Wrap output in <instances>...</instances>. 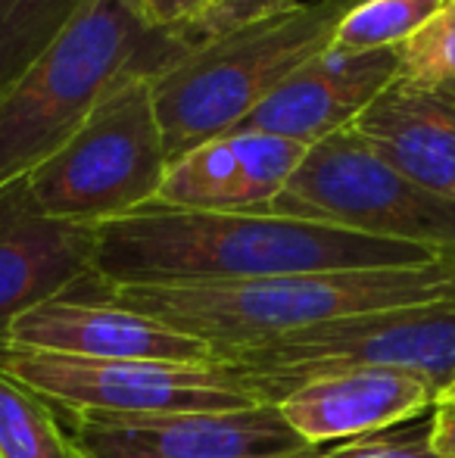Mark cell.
Returning <instances> with one entry per match:
<instances>
[{
    "mask_svg": "<svg viewBox=\"0 0 455 458\" xmlns=\"http://www.w3.org/2000/svg\"><path fill=\"white\" fill-rule=\"evenodd\" d=\"M455 253L365 237L268 212L144 206L94 225L91 277L100 284H234L262 277L421 266Z\"/></svg>",
    "mask_w": 455,
    "mask_h": 458,
    "instance_id": "obj_1",
    "label": "cell"
},
{
    "mask_svg": "<svg viewBox=\"0 0 455 458\" xmlns=\"http://www.w3.org/2000/svg\"><path fill=\"white\" fill-rule=\"evenodd\" d=\"M91 287L115 306L203 340L215 356L231 346L312 331L356 315L455 300V256L421 266L343 268L234 284H100L91 277Z\"/></svg>",
    "mask_w": 455,
    "mask_h": 458,
    "instance_id": "obj_2",
    "label": "cell"
},
{
    "mask_svg": "<svg viewBox=\"0 0 455 458\" xmlns=\"http://www.w3.org/2000/svg\"><path fill=\"white\" fill-rule=\"evenodd\" d=\"M352 4L297 0L222 35L178 44L147 72L169 163L234 131L278 85L324 54Z\"/></svg>",
    "mask_w": 455,
    "mask_h": 458,
    "instance_id": "obj_3",
    "label": "cell"
},
{
    "mask_svg": "<svg viewBox=\"0 0 455 458\" xmlns=\"http://www.w3.org/2000/svg\"><path fill=\"white\" fill-rule=\"evenodd\" d=\"M153 41L163 38L125 0H88L54 47L0 94V193L54 157L119 75L163 63L169 54H153Z\"/></svg>",
    "mask_w": 455,
    "mask_h": 458,
    "instance_id": "obj_4",
    "label": "cell"
},
{
    "mask_svg": "<svg viewBox=\"0 0 455 458\" xmlns=\"http://www.w3.org/2000/svg\"><path fill=\"white\" fill-rule=\"evenodd\" d=\"M169 153L147 69H128L94 103L75 134L29 178V197L50 218L104 225L156 199Z\"/></svg>",
    "mask_w": 455,
    "mask_h": 458,
    "instance_id": "obj_5",
    "label": "cell"
},
{
    "mask_svg": "<svg viewBox=\"0 0 455 458\" xmlns=\"http://www.w3.org/2000/svg\"><path fill=\"white\" fill-rule=\"evenodd\" d=\"M256 403H281L312 377L350 368H400L443 390L455 380V300L400 306L312 331L231 346L213 356Z\"/></svg>",
    "mask_w": 455,
    "mask_h": 458,
    "instance_id": "obj_6",
    "label": "cell"
},
{
    "mask_svg": "<svg viewBox=\"0 0 455 458\" xmlns=\"http://www.w3.org/2000/svg\"><path fill=\"white\" fill-rule=\"evenodd\" d=\"M265 212L455 253V203L409 182L352 128L312 144Z\"/></svg>",
    "mask_w": 455,
    "mask_h": 458,
    "instance_id": "obj_7",
    "label": "cell"
},
{
    "mask_svg": "<svg viewBox=\"0 0 455 458\" xmlns=\"http://www.w3.org/2000/svg\"><path fill=\"white\" fill-rule=\"evenodd\" d=\"M0 368L66 411L156 415L256 405L219 362L79 359L0 346Z\"/></svg>",
    "mask_w": 455,
    "mask_h": 458,
    "instance_id": "obj_8",
    "label": "cell"
},
{
    "mask_svg": "<svg viewBox=\"0 0 455 458\" xmlns=\"http://www.w3.org/2000/svg\"><path fill=\"white\" fill-rule=\"evenodd\" d=\"M69 415V434L85 458H299L316 449L272 403L219 411Z\"/></svg>",
    "mask_w": 455,
    "mask_h": 458,
    "instance_id": "obj_9",
    "label": "cell"
},
{
    "mask_svg": "<svg viewBox=\"0 0 455 458\" xmlns=\"http://www.w3.org/2000/svg\"><path fill=\"white\" fill-rule=\"evenodd\" d=\"M91 287V281H88ZM94 290V287H91ZM0 346L56 352L79 359H138V362H213V346L134 309L69 293L29 309L0 337Z\"/></svg>",
    "mask_w": 455,
    "mask_h": 458,
    "instance_id": "obj_10",
    "label": "cell"
},
{
    "mask_svg": "<svg viewBox=\"0 0 455 458\" xmlns=\"http://www.w3.org/2000/svg\"><path fill=\"white\" fill-rule=\"evenodd\" d=\"M306 144L228 131L172 159L150 206L194 212H265L303 163Z\"/></svg>",
    "mask_w": 455,
    "mask_h": 458,
    "instance_id": "obj_11",
    "label": "cell"
},
{
    "mask_svg": "<svg viewBox=\"0 0 455 458\" xmlns=\"http://www.w3.org/2000/svg\"><path fill=\"white\" fill-rule=\"evenodd\" d=\"M396 79L400 50L343 54L328 47L278 85V91L268 94L237 128L312 147L328 134L350 128L358 113Z\"/></svg>",
    "mask_w": 455,
    "mask_h": 458,
    "instance_id": "obj_12",
    "label": "cell"
},
{
    "mask_svg": "<svg viewBox=\"0 0 455 458\" xmlns=\"http://www.w3.org/2000/svg\"><path fill=\"white\" fill-rule=\"evenodd\" d=\"M94 228L44 216L29 187L0 193V337L29 309L91 281Z\"/></svg>",
    "mask_w": 455,
    "mask_h": 458,
    "instance_id": "obj_13",
    "label": "cell"
},
{
    "mask_svg": "<svg viewBox=\"0 0 455 458\" xmlns=\"http://www.w3.org/2000/svg\"><path fill=\"white\" fill-rule=\"evenodd\" d=\"M440 386L400 368H350L312 377L274 403L309 446L362 440L425 415Z\"/></svg>",
    "mask_w": 455,
    "mask_h": 458,
    "instance_id": "obj_14",
    "label": "cell"
},
{
    "mask_svg": "<svg viewBox=\"0 0 455 458\" xmlns=\"http://www.w3.org/2000/svg\"><path fill=\"white\" fill-rule=\"evenodd\" d=\"M350 128L409 182L455 203L452 85H412L396 79Z\"/></svg>",
    "mask_w": 455,
    "mask_h": 458,
    "instance_id": "obj_15",
    "label": "cell"
},
{
    "mask_svg": "<svg viewBox=\"0 0 455 458\" xmlns=\"http://www.w3.org/2000/svg\"><path fill=\"white\" fill-rule=\"evenodd\" d=\"M88 0H0V94H6L79 19Z\"/></svg>",
    "mask_w": 455,
    "mask_h": 458,
    "instance_id": "obj_16",
    "label": "cell"
},
{
    "mask_svg": "<svg viewBox=\"0 0 455 458\" xmlns=\"http://www.w3.org/2000/svg\"><path fill=\"white\" fill-rule=\"evenodd\" d=\"M0 458H85L56 405L0 368Z\"/></svg>",
    "mask_w": 455,
    "mask_h": 458,
    "instance_id": "obj_17",
    "label": "cell"
},
{
    "mask_svg": "<svg viewBox=\"0 0 455 458\" xmlns=\"http://www.w3.org/2000/svg\"><path fill=\"white\" fill-rule=\"evenodd\" d=\"M440 6L443 0H356L337 25L331 47L343 54L400 50Z\"/></svg>",
    "mask_w": 455,
    "mask_h": 458,
    "instance_id": "obj_18",
    "label": "cell"
},
{
    "mask_svg": "<svg viewBox=\"0 0 455 458\" xmlns=\"http://www.w3.org/2000/svg\"><path fill=\"white\" fill-rule=\"evenodd\" d=\"M400 79L412 85H455V0H443L400 47Z\"/></svg>",
    "mask_w": 455,
    "mask_h": 458,
    "instance_id": "obj_19",
    "label": "cell"
},
{
    "mask_svg": "<svg viewBox=\"0 0 455 458\" xmlns=\"http://www.w3.org/2000/svg\"><path fill=\"white\" fill-rule=\"evenodd\" d=\"M125 6L150 35L184 41L209 13L213 0H125Z\"/></svg>",
    "mask_w": 455,
    "mask_h": 458,
    "instance_id": "obj_20",
    "label": "cell"
},
{
    "mask_svg": "<svg viewBox=\"0 0 455 458\" xmlns=\"http://www.w3.org/2000/svg\"><path fill=\"white\" fill-rule=\"evenodd\" d=\"M299 458H440L427 443V434L421 437H362V440L343 443L331 449H309Z\"/></svg>",
    "mask_w": 455,
    "mask_h": 458,
    "instance_id": "obj_21",
    "label": "cell"
},
{
    "mask_svg": "<svg viewBox=\"0 0 455 458\" xmlns=\"http://www.w3.org/2000/svg\"><path fill=\"white\" fill-rule=\"evenodd\" d=\"M291 4H297V0H213L209 13L197 22V29L184 38V44L222 35V31L234 29V25H243V22H249V19L268 16V13L284 10V6H291Z\"/></svg>",
    "mask_w": 455,
    "mask_h": 458,
    "instance_id": "obj_22",
    "label": "cell"
},
{
    "mask_svg": "<svg viewBox=\"0 0 455 458\" xmlns=\"http://www.w3.org/2000/svg\"><path fill=\"white\" fill-rule=\"evenodd\" d=\"M427 443L440 458H455V409H434Z\"/></svg>",
    "mask_w": 455,
    "mask_h": 458,
    "instance_id": "obj_23",
    "label": "cell"
},
{
    "mask_svg": "<svg viewBox=\"0 0 455 458\" xmlns=\"http://www.w3.org/2000/svg\"><path fill=\"white\" fill-rule=\"evenodd\" d=\"M434 409H455V380H450V384L437 393V403H434Z\"/></svg>",
    "mask_w": 455,
    "mask_h": 458,
    "instance_id": "obj_24",
    "label": "cell"
},
{
    "mask_svg": "<svg viewBox=\"0 0 455 458\" xmlns=\"http://www.w3.org/2000/svg\"><path fill=\"white\" fill-rule=\"evenodd\" d=\"M452 88H455V85H452Z\"/></svg>",
    "mask_w": 455,
    "mask_h": 458,
    "instance_id": "obj_25",
    "label": "cell"
}]
</instances>
